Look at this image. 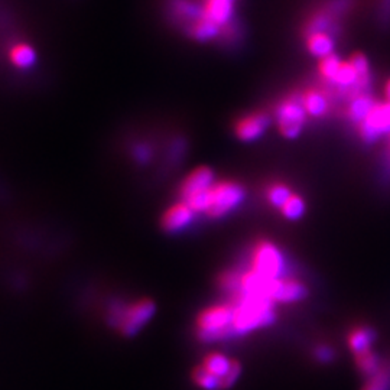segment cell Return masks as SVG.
I'll list each match as a JSON object with an SVG mask.
<instances>
[{
	"instance_id": "8fae6325",
	"label": "cell",
	"mask_w": 390,
	"mask_h": 390,
	"mask_svg": "<svg viewBox=\"0 0 390 390\" xmlns=\"http://www.w3.org/2000/svg\"><path fill=\"white\" fill-rule=\"evenodd\" d=\"M214 172L207 167H200L191 171L185 179L181 182L179 186V197L181 201H185L194 195H199L201 192H206L214 185Z\"/></svg>"
},
{
	"instance_id": "ac0fdd59",
	"label": "cell",
	"mask_w": 390,
	"mask_h": 390,
	"mask_svg": "<svg viewBox=\"0 0 390 390\" xmlns=\"http://www.w3.org/2000/svg\"><path fill=\"white\" fill-rule=\"evenodd\" d=\"M282 216L290 221L298 220L305 213V201L301 199V195L292 192L290 197L285 201V204L279 209Z\"/></svg>"
},
{
	"instance_id": "e0dca14e",
	"label": "cell",
	"mask_w": 390,
	"mask_h": 390,
	"mask_svg": "<svg viewBox=\"0 0 390 390\" xmlns=\"http://www.w3.org/2000/svg\"><path fill=\"white\" fill-rule=\"evenodd\" d=\"M374 105H376V100L370 94H367V93L359 94L352 99L349 109H347V116L353 123L359 125L366 119V116L370 113V110L373 109Z\"/></svg>"
},
{
	"instance_id": "2e32d148",
	"label": "cell",
	"mask_w": 390,
	"mask_h": 390,
	"mask_svg": "<svg viewBox=\"0 0 390 390\" xmlns=\"http://www.w3.org/2000/svg\"><path fill=\"white\" fill-rule=\"evenodd\" d=\"M376 334L369 327H357L353 328L347 337V343L350 350L354 354L364 353L367 350H371V344L374 343Z\"/></svg>"
},
{
	"instance_id": "7402d4cb",
	"label": "cell",
	"mask_w": 390,
	"mask_h": 390,
	"mask_svg": "<svg viewBox=\"0 0 390 390\" xmlns=\"http://www.w3.org/2000/svg\"><path fill=\"white\" fill-rule=\"evenodd\" d=\"M362 390H390V367L381 366L369 377Z\"/></svg>"
},
{
	"instance_id": "8992f818",
	"label": "cell",
	"mask_w": 390,
	"mask_h": 390,
	"mask_svg": "<svg viewBox=\"0 0 390 390\" xmlns=\"http://www.w3.org/2000/svg\"><path fill=\"white\" fill-rule=\"evenodd\" d=\"M268 279L283 278L285 258L280 249L269 240H260L252 251V268Z\"/></svg>"
},
{
	"instance_id": "cb8c5ba5",
	"label": "cell",
	"mask_w": 390,
	"mask_h": 390,
	"mask_svg": "<svg viewBox=\"0 0 390 390\" xmlns=\"http://www.w3.org/2000/svg\"><path fill=\"white\" fill-rule=\"evenodd\" d=\"M349 61L356 68L360 78L366 83H370V64H369L367 57L363 53H354V54H352Z\"/></svg>"
},
{
	"instance_id": "4316f807",
	"label": "cell",
	"mask_w": 390,
	"mask_h": 390,
	"mask_svg": "<svg viewBox=\"0 0 390 390\" xmlns=\"http://www.w3.org/2000/svg\"><path fill=\"white\" fill-rule=\"evenodd\" d=\"M384 97H386V102H390V78L384 84Z\"/></svg>"
},
{
	"instance_id": "5bb4252c",
	"label": "cell",
	"mask_w": 390,
	"mask_h": 390,
	"mask_svg": "<svg viewBox=\"0 0 390 390\" xmlns=\"http://www.w3.org/2000/svg\"><path fill=\"white\" fill-rule=\"evenodd\" d=\"M305 46L311 56L321 60L330 54H334L335 36L330 32H312L305 35Z\"/></svg>"
},
{
	"instance_id": "30bf717a",
	"label": "cell",
	"mask_w": 390,
	"mask_h": 390,
	"mask_svg": "<svg viewBox=\"0 0 390 390\" xmlns=\"http://www.w3.org/2000/svg\"><path fill=\"white\" fill-rule=\"evenodd\" d=\"M307 297V286L297 279L279 278L272 279L269 289V300L282 304L298 302Z\"/></svg>"
},
{
	"instance_id": "6da1fadb",
	"label": "cell",
	"mask_w": 390,
	"mask_h": 390,
	"mask_svg": "<svg viewBox=\"0 0 390 390\" xmlns=\"http://www.w3.org/2000/svg\"><path fill=\"white\" fill-rule=\"evenodd\" d=\"M231 305L233 335H243L252 332L255 330L273 324L276 320L275 302L265 297L243 294V292L237 290L234 292Z\"/></svg>"
},
{
	"instance_id": "d4e9b609",
	"label": "cell",
	"mask_w": 390,
	"mask_h": 390,
	"mask_svg": "<svg viewBox=\"0 0 390 390\" xmlns=\"http://www.w3.org/2000/svg\"><path fill=\"white\" fill-rule=\"evenodd\" d=\"M238 276L233 272H224L220 278V285L223 289L226 290H231V292H237L238 289Z\"/></svg>"
},
{
	"instance_id": "7a4b0ae2",
	"label": "cell",
	"mask_w": 390,
	"mask_h": 390,
	"mask_svg": "<svg viewBox=\"0 0 390 390\" xmlns=\"http://www.w3.org/2000/svg\"><path fill=\"white\" fill-rule=\"evenodd\" d=\"M233 305L218 304L203 310L195 320V331L201 341H218L233 337Z\"/></svg>"
},
{
	"instance_id": "9a60e30c",
	"label": "cell",
	"mask_w": 390,
	"mask_h": 390,
	"mask_svg": "<svg viewBox=\"0 0 390 390\" xmlns=\"http://www.w3.org/2000/svg\"><path fill=\"white\" fill-rule=\"evenodd\" d=\"M301 102L307 115L312 117H322L324 115H327L330 107L325 93L317 88L305 90L301 95Z\"/></svg>"
},
{
	"instance_id": "ba28073f",
	"label": "cell",
	"mask_w": 390,
	"mask_h": 390,
	"mask_svg": "<svg viewBox=\"0 0 390 390\" xmlns=\"http://www.w3.org/2000/svg\"><path fill=\"white\" fill-rule=\"evenodd\" d=\"M201 366L220 381L221 390L234 386L241 374V364L237 360H231L223 353L217 352L209 353L203 359Z\"/></svg>"
},
{
	"instance_id": "d6986e66",
	"label": "cell",
	"mask_w": 390,
	"mask_h": 390,
	"mask_svg": "<svg viewBox=\"0 0 390 390\" xmlns=\"http://www.w3.org/2000/svg\"><path fill=\"white\" fill-rule=\"evenodd\" d=\"M354 359H356V366H357L359 371L369 377L373 376L381 367L379 357L371 350L354 354Z\"/></svg>"
},
{
	"instance_id": "9c48e42d",
	"label": "cell",
	"mask_w": 390,
	"mask_h": 390,
	"mask_svg": "<svg viewBox=\"0 0 390 390\" xmlns=\"http://www.w3.org/2000/svg\"><path fill=\"white\" fill-rule=\"evenodd\" d=\"M366 142H373L383 135H390V102H376L366 119L357 125Z\"/></svg>"
},
{
	"instance_id": "3957f363",
	"label": "cell",
	"mask_w": 390,
	"mask_h": 390,
	"mask_svg": "<svg viewBox=\"0 0 390 390\" xmlns=\"http://www.w3.org/2000/svg\"><path fill=\"white\" fill-rule=\"evenodd\" d=\"M155 314V304L151 300H137L127 305L112 308L110 321L126 337L137 334Z\"/></svg>"
},
{
	"instance_id": "52a82bcc",
	"label": "cell",
	"mask_w": 390,
	"mask_h": 390,
	"mask_svg": "<svg viewBox=\"0 0 390 390\" xmlns=\"http://www.w3.org/2000/svg\"><path fill=\"white\" fill-rule=\"evenodd\" d=\"M276 122L280 135L286 139H295L300 136L305 120L307 112L302 106L301 97H288L276 107Z\"/></svg>"
},
{
	"instance_id": "603a6c76",
	"label": "cell",
	"mask_w": 390,
	"mask_h": 390,
	"mask_svg": "<svg viewBox=\"0 0 390 390\" xmlns=\"http://www.w3.org/2000/svg\"><path fill=\"white\" fill-rule=\"evenodd\" d=\"M339 65H341V60L335 54H330L318 61V73L321 74L324 80L332 83Z\"/></svg>"
},
{
	"instance_id": "484cf974",
	"label": "cell",
	"mask_w": 390,
	"mask_h": 390,
	"mask_svg": "<svg viewBox=\"0 0 390 390\" xmlns=\"http://www.w3.org/2000/svg\"><path fill=\"white\" fill-rule=\"evenodd\" d=\"M315 356L320 362H330L334 356V352L327 347V346H320L317 350H315Z\"/></svg>"
},
{
	"instance_id": "7c38bea8",
	"label": "cell",
	"mask_w": 390,
	"mask_h": 390,
	"mask_svg": "<svg viewBox=\"0 0 390 390\" xmlns=\"http://www.w3.org/2000/svg\"><path fill=\"white\" fill-rule=\"evenodd\" d=\"M269 123V115H266L265 112H255L236 122L234 133L241 142H253L265 133Z\"/></svg>"
},
{
	"instance_id": "44dd1931",
	"label": "cell",
	"mask_w": 390,
	"mask_h": 390,
	"mask_svg": "<svg viewBox=\"0 0 390 390\" xmlns=\"http://www.w3.org/2000/svg\"><path fill=\"white\" fill-rule=\"evenodd\" d=\"M290 195H292L290 188L283 182L272 184L266 192L268 201L270 203V206H273L276 209H280L285 204V201L290 197Z\"/></svg>"
},
{
	"instance_id": "4fadbf2b",
	"label": "cell",
	"mask_w": 390,
	"mask_h": 390,
	"mask_svg": "<svg viewBox=\"0 0 390 390\" xmlns=\"http://www.w3.org/2000/svg\"><path fill=\"white\" fill-rule=\"evenodd\" d=\"M195 217V211L184 201L172 204L162 214L161 226L167 233H179L186 228Z\"/></svg>"
},
{
	"instance_id": "277c9868",
	"label": "cell",
	"mask_w": 390,
	"mask_h": 390,
	"mask_svg": "<svg viewBox=\"0 0 390 390\" xmlns=\"http://www.w3.org/2000/svg\"><path fill=\"white\" fill-rule=\"evenodd\" d=\"M245 200V188L234 181H216L207 194L206 214L211 218H220Z\"/></svg>"
},
{
	"instance_id": "ffe728a7",
	"label": "cell",
	"mask_w": 390,
	"mask_h": 390,
	"mask_svg": "<svg viewBox=\"0 0 390 390\" xmlns=\"http://www.w3.org/2000/svg\"><path fill=\"white\" fill-rule=\"evenodd\" d=\"M191 379L203 390H221L220 381L213 374H210L206 369H203L201 364L192 370Z\"/></svg>"
},
{
	"instance_id": "5b68a950",
	"label": "cell",
	"mask_w": 390,
	"mask_h": 390,
	"mask_svg": "<svg viewBox=\"0 0 390 390\" xmlns=\"http://www.w3.org/2000/svg\"><path fill=\"white\" fill-rule=\"evenodd\" d=\"M236 4L237 0H197V6H195V12L182 29L186 32L194 23L199 21H210L216 25H218L223 29V36L226 31L233 26V19L236 15Z\"/></svg>"
}]
</instances>
